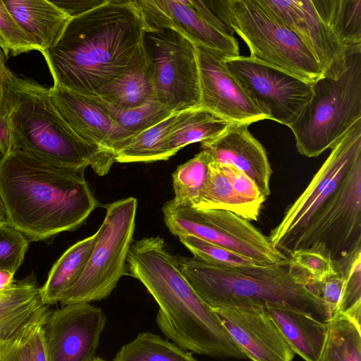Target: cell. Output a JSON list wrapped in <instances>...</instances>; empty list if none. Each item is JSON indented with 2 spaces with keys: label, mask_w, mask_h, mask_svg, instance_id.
I'll list each match as a JSON object with an SVG mask.
<instances>
[{
  "label": "cell",
  "mask_w": 361,
  "mask_h": 361,
  "mask_svg": "<svg viewBox=\"0 0 361 361\" xmlns=\"http://www.w3.org/2000/svg\"><path fill=\"white\" fill-rule=\"evenodd\" d=\"M7 118L13 149L31 153L71 169L90 166L99 176L109 173L115 155L80 138L54 107L47 88L10 72L6 87Z\"/></svg>",
  "instance_id": "8992f818"
},
{
  "label": "cell",
  "mask_w": 361,
  "mask_h": 361,
  "mask_svg": "<svg viewBox=\"0 0 361 361\" xmlns=\"http://www.w3.org/2000/svg\"><path fill=\"white\" fill-rule=\"evenodd\" d=\"M206 6L246 44L252 59L314 83L323 71L301 40L260 0H212Z\"/></svg>",
  "instance_id": "52a82bcc"
},
{
  "label": "cell",
  "mask_w": 361,
  "mask_h": 361,
  "mask_svg": "<svg viewBox=\"0 0 361 361\" xmlns=\"http://www.w3.org/2000/svg\"><path fill=\"white\" fill-rule=\"evenodd\" d=\"M199 73L198 106L231 123H252L267 119L224 64L221 54L195 44Z\"/></svg>",
  "instance_id": "2e32d148"
},
{
  "label": "cell",
  "mask_w": 361,
  "mask_h": 361,
  "mask_svg": "<svg viewBox=\"0 0 361 361\" xmlns=\"http://www.w3.org/2000/svg\"><path fill=\"white\" fill-rule=\"evenodd\" d=\"M260 1L306 46L322 69L324 77L336 80L345 72L353 47L344 46L321 17L312 0Z\"/></svg>",
  "instance_id": "4fadbf2b"
},
{
  "label": "cell",
  "mask_w": 361,
  "mask_h": 361,
  "mask_svg": "<svg viewBox=\"0 0 361 361\" xmlns=\"http://www.w3.org/2000/svg\"><path fill=\"white\" fill-rule=\"evenodd\" d=\"M97 234L81 240L66 250L54 263L39 293L43 303L60 302L85 270L93 250Z\"/></svg>",
  "instance_id": "cb8c5ba5"
},
{
  "label": "cell",
  "mask_w": 361,
  "mask_h": 361,
  "mask_svg": "<svg viewBox=\"0 0 361 361\" xmlns=\"http://www.w3.org/2000/svg\"><path fill=\"white\" fill-rule=\"evenodd\" d=\"M14 274L10 271L0 269V291L8 289L13 285Z\"/></svg>",
  "instance_id": "f6af8a7d"
},
{
  "label": "cell",
  "mask_w": 361,
  "mask_h": 361,
  "mask_svg": "<svg viewBox=\"0 0 361 361\" xmlns=\"http://www.w3.org/2000/svg\"><path fill=\"white\" fill-rule=\"evenodd\" d=\"M330 150L268 238L288 257L293 251L313 249L339 269L361 252V120Z\"/></svg>",
  "instance_id": "6da1fadb"
},
{
  "label": "cell",
  "mask_w": 361,
  "mask_h": 361,
  "mask_svg": "<svg viewBox=\"0 0 361 361\" xmlns=\"http://www.w3.org/2000/svg\"><path fill=\"white\" fill-rule=\"evenodd\" d=\"M106 317L90 303L50 311L43 325L49 361H90L95 355Z\"/></svg>",
  "instance_id": "5bb4252c"
},
{
  "label": "cell",
  "mask_w": 361,
  "mask_h": 361,
  "mask_svg": "<svg viewBox=\"0 0 361 361\" xmlns=\"http://www.w3.org/2000/svg\"><path fill=\"white\" fill-rule=\"evenodd\" d=\"M249 126L232 123L218 137L201 142V148L217 164L231 166L247 176L267 199L272 169L265 149L250 133Z\"/></svg>",
  "instance_id": "d6986e66"
},
{
  "label": "cell",
  "mask_w": 361,
  "mask_h": 361,
  "mask_svg": "<svg viewBox=\"0 0 361 361\" xmlns=\"http://www.w3.org/2000/svg\"><path fill=\"white\" fill-rule=\"evenodd\" d=\"M156 98L172 113L198 106L199 73L195 44L173 29L145 31Z\"/></svg>",
  "instance_id": "8fae6325"
},
{
  "label": "cell",
  "mask_w": 361,
  "mask_h": 361,
  "mask_svg": "<svg viewBox=\"0 0 361 361\" xmlns=\"http://www.w3.org/2000/svg\"><path fill=\"white\" fill-rule=\"evenodd\" d=\"M181 273L212 309L279 307L322 322L329 318L322 300L288 266L219 267L175 255Z\"/></svg>",
  "instance_id": "5b68a950"
},
{
  "label": "cell",
  "mask_w": 361,
  "mask_h": 361,
  "mask_svg": "<svg viewBox=\"0 0 361 361\" xmlns=\"http://www.w3.org/2000/svg\"><path fill=\"white\" fill-rule=\"evenodd\" d=\"M99 98L113 121L120 128L134 136L157 124L173 114L157 99L135 108L123 109L114 106Z\"/></svg>",
  "instance_id": "1f68e13d"
},
{
  "label": "cell",
  "mask_w": 361,
  "mask_h": 361,
  "mask_svg": "<svg viewBox=\"0 0 361 361\" xmlns=\"http://www.w3.org/2000/svg\"><path fill=\"white\" fill-rule=\"evenodd\" d=\"M0 47L6 58L34 50L39 51L34 40L11 14L4 0H0Z\"/></svg>",
  "instance_id": "d590c367"
},
{
  "label": "cell",
  "mask_w": 361,
  "mask_h": 361,
  "mask_svg": "<svg viewBox=\"0 0 361 361\" xmlns=\"http://www.w3.org/2000/svg\"><path fill=\"white\" fill-rule=\"evenodd\" d=\"M212 310L247 358L252 361H293L294 351L263 308L223 307Z\"/></svg>",
  "instance_id": "ac0fdd59"
},
{
  "label": "cell",
  "mask_w": 361,
  "mask_h": 361,
  "mask_svg": "<svg viewBox=\"0 0 361 361\" xmlns=\"http://www.w3.org/2000/svg\"><path fill=\"white\" fill-rule=\"evenodd\" d=\"M219 166L240 197L252 202L263 204L265 202L266 198L262 195L257 185L247 176L231 166Z\"/></svg>",
  "instance_id": "ab89813d"
},
{
  "label": "cell",
  "mask_w": 361,
  "mask_h": 361,
  "mask_svg": "<svg viewBox=\"0 0 361 361\" xmlns=\"http://www.w3.org/2000/svg\"><path fill=\"white\" fill-rule=\"evenodd\" d=\"M318 361H361V330L348 317L336 315L329 322Z\"/></svg>",
  "instance_id": "f546056e"
},
{
  "label": "cell",
  "mask_w": 361,
  "mask_h": 361,
  "mask_svg": "<svg viewBox=\"0 0 361 361\" xmlns=\"http://www.w3.org/2000/svg\"><path fill=\"white\" fill-rule=\"evenodd\" d=\"M164 223L173 235H190L266 265L288 266L289 259L274 247L261 231L233 213L196 209L173 198L162 207Z\"/></svg>",
  "instance_id": "30bf717a"
},
{
  "label": "cell",
  "mask_w": 361,
  "mask_h": 361,
  "mask_svg": "<svg viewBox=\"0 0 361 361\" xmlns=\"http://www.w3.org/2000/svg\"><path fill=\"white\" fill-rule=\"evenodd\" d=\"M223 62L267 119L288 127L310 99L312 83L283 71L250 56L224 57Z\"/></svg>",
  "instance_id": "7c38bea8"
},
{
  "label": "cell",
  "mask_w": 361,
  "mask_h": 361,
  "mask_svg": "<svg viewBox=\"0 0 361 361\" xmlns=\"http://www.w3.org/2000/svg\"><path fill=\"white\" fill-rule=\"evenodd\" d=\"M288 259L290 271L304 281L314 294L316 284L336 271L329 257L313 249L293 251Z\"/></svg>",
  "instance_id": "836d02e7"
},
{
  "label": "cell",
  "mask_w": 361,
  "mask_h": 361,
  "mask_svg": "<svg viewBox=\"0 0 361 361\" xmlns=\"http://www.w3.org/2000/svg\"><path fill=\"white\" fill-rule=\"evenodd\" d=\"M127 275L139 280L159 305L157 324L180 348L214 357L247 358L214 311L181 273L175 254L159 236L133 241Z\"/></svg>",
  "instance_id": "277c9868"
},
{
  "label": "cell",
  "mask_w": 361,
  "mask_h": 361,
  "mask_svg": "<svg viewBox=\"0 0 361 361\" xmlns=\"http://www.w3.org/2000/svg\"><path fill=\"white\" fill-rule=\"evenodd\" d=\"M344 281L343 274L336 270L323 277L316 284L314 294L323 302L329 322L337 314Z\"/></svg>",
  "instance_id": "74e56055"
},
{
  "label": "cell",
  "mask_w": 361,
  "mask_h": 361,
  "mask_svg": "<svg viewBox=\"0 0 361 361\" xmlns=\"http://www.w3.org/2000/svg\"><path fill=\"white\" fill-rule=\"evenodd\" d=\"M189 111L173 113L157 124L139 133L116 154L115 162H152L169 159L170 157L167 144L169 135Z\"/></svg>",
  "instance_id": "484cf974"
},
{
  "label": "cell",
  "mask_w": 361,
  "mask_h": 361,
  "mask_svg": "<svg viewBox=\"0 0 361 361\" xmlns=\"http://www.w3.org/2000/svg\"><path fill=\"white\" fill-rule=\"evenodd\" d=\"M34 319L11 336L0 342V361H30L27 340L33 326L50 312Z\"/></svg>",
  "instance_id": "f35d334b"
},
{
  "label": "cell",
  "mask_w": 361,
  "mask_h": 361,
  "mask_svg": "<svg viewBox=\"0 0 361 361\" xmlns=\"http://www.w3.org/2000/svg\"><path fill=\"white\" fill-rule=\"evenodd\" d=\"M177 237L180 242L190 251L195 258L212 265L219 267L267 266L195 236L181 235Z\"/></svg>",
  "instance_id": "d6a6232c"
},
{
  "label": "cell",
  "mask_w": 361,
  "mask_h": 361,
  "mask_svg": "<svg viewBox=\"0 0 361 361\" xmlns=\"http://www.w3.org/2000/svg\"><path fill=\"white\" fill-rule=\"evenodd\" d=\"M39 290L34 279L27 278L0 291V342L50 310Z\"/></svg>",
  "instance_id": "7402d4cb"
},
{
  "label": "cell",
  "mask_w": 361,
  "mask_h": 361,
  "mask_svg": "<svg viewBox=\"0 0 361 361\" xmlns=\"http://www.w3.org/2000/svg\"><path fill=\"white\" fill-rule=\"evenodd\" d=\"M278 325L295 354L305 361H318L322 353L329 322H322L291 310L264 307Z\"/></svg>",
  "instance_id": "44dd1931"
},
{
  "label": "cell",
  "mask_w": 361,
  "mask_h": 361,
  "mask_svg": "<svg viewBox=\"0 0 361 361\" xmlns=\"http://www.w3.org/2000/svg\"><path fill=\"white\" fill-rule=\"evenodd\" d=\"M51 102L70 128L87 143L116 155L135 137L120 128L98 97L53 85Z\"/></svg>",
  "instance_id": "e0dca14e"
},
{
  "label": "cell",
  "mask_w": 361,
  "mask_h": 361,
  "mask_svg": "<svg viewBox=\"0 0 361 361\" xmlns=\"http://www.w3.org/2000/svg\"><path fill=\"white\" fill-rule=\"evenodd\" d=\"M323 20L344 46L361 45V0H312Z\"/></svg>",
  "instance_id": "83f0119b"
},
{
  "label": "cell",
  "mask_w": 361,
  "mask_h": 361,
  "mask_svg": "<svg viewBox=\"0 0 361 361\" xmlns=\"http://www.w3.org/2000/svg\"><path fill=\"white\" fill-rule=\"evenodd\" d=\"M6 56L0 47V117H6V87L11 71L6 66Z\"/></svg>",
  "instance_id": "7bdbcfd3"
},
{
  "label": "cell",
  "mask_w": 361,
  "mask_h": 361,
  "mask_svg": "<svg viewBox=\"0 0 361 361\" xmlns=\"http://www.w3.org/2000/svg\"><path fill=\"white\" fill-rule=\"evenodd\" d=\"M18 25L42 53L53 47L71 18L48 0H4Z\"/></svg>",
  "instance_id": "ffe728a7"
},
{
  "label": "cell",
  "mask_w": 361,
  "mask_h": 361,
  "mask_svg": "<svg viewBox=\"0 0 361 361\" xmlns=\"http://www.w3.org/2000/svg\"><path fill=\"white\" fill-rule=\"evenodd\" d=\"M29 243L13 227L0 224V269L15 274L23 262Z\"/></svg>",
  "instance_id": "8d00e7d4"
},
{
  "label": "cell",
  "mask_w": 361,
  "mask_h": 361,
  "mask_svg": "<svg viewBox=\"0 0 361 361\" xmlns=\"http://www.w3.org/2000/svg\"><path fill=\"white\" fill-rule=\"evenodd\" d=\"M93 250L75 285L63 295L62 306L90 303L107 298L127 275V255L133 241L137 200L133 197L106 204Z\"/></svg>",
  "instance_id": "9c48e42d"
},
{
  "label": "cell",
  "mask_w": 361,
  "mask_h": 361,
  "mask_svg": "<svg viewBox=\"0 0 361 361\" xmlns=\"http://www.w3.org/2000/svg\"><path fill=\"white\" fill-rule=\"evenodd\" d=\"M90 361H106L99 357H94Z\"/></svg>",
  "instance_id": "7dc6e473"
},
{
  "label": "cell",
  "mask_w": 361,
  "mask_h": 361,
  "mask_svg": "<svg viewBox=\"0 0 361 361\" xmlns=\"http://www.w3.org/2000/svg\"><path fill=\"white\" fill-rule=\"evenodd\" d=\"M100 98L123 109L157 99L153 68L144 42L133 63Z\"/></svg>",
  "instance_id": "603a6c76"
},
{
  "label": "cell",
  "mask_w": 361,
  "mask_h": 361,
  "mask_svg": "<svg viewBox=\"0 0 361 361\" xmlns=\"http://www.w3.org/2000/svg\"><path fill=\"white\" fill-rule=\"evenodd\" d=\"M144 33L133 0H106L71 18L42 54L54 85L102 97L134 61Z\"/></svg>",
  "instance_id": "7a4b0ae2"
},
{
  "label": "cell",
  "mask_w": 361,
  "mask_h": 361,
  "mask_svg": "<svg viewBox=\"0 0 361 361\" xmlns=\"http://www.w3.org/2000/svg\"><path fill=\"white\" fill-rule=\"evenodd\" d=\"M232 123L202 107L190 109L176 125L168 140L169 157L189 144L212 140L223 133Z\"/></svg>",
  "instance_id": "4316f807"
},
{
  "label": "cell",
  "mask_w": 361,
  "mask_h": 361,
  "mask_svg": "<svg viewBox=\"0 0 361 361\" xmlns=\"http://www.w3.org/2000/svg\"><path fill=\"white\" fill-rule=\"evenodd\" d=\"M51 1L68 16L73 18L104 4L106 0H62Z\"/></svg>",
  "instance_id": "b9f144b4"
},
{
  "label": "cell",
  "mask_w": 361,
  "mask_h": 361,
  "mask_svg": "<svg viewBox=\"0 0 361 361\" xmlns=\"http://www.w3.org/2000/svg\"><path fill=\"white\" fill-rule=\"evenodd\" d=\"M212 161L209 154L202 149L177 167L172 175L174 200L191 204L198 197L207 180Z\"/></svg>",
  "instance_id": "4dcf8cb0"
},
{
  "label": "cell",
  "mask_w": 361,
  "mask_h": 361,
  "mask_svg": "<svg viewBox=\"0 0 361 361\" xmlns=\"http://www.w3.org/2000/svg\"><path fill=\"white\" fill-rule=\"evenodd\" d=\"M361 120V46L352 48L345 72L337 79L312 83L310 101L288 128L298 152L315 157L330 149Z\"/></svg>",
  "instance_id": "ba28073f"
},
{
  "label": "cell",
  "mask_w": 361,
  "mask_h": 361,
  "mask_svg": "<svg viewBox=\"0 0 361 361\" xmlns=\"http://www.w3.org/2000/svg\"><path fill=\"white\" fill-rule=\"evenodd\" d=\"M85 171L21 149L0 154V195L8 225L35 242L78 229L98 206Z\"/></svg>",
  "instance_id": "3957f363"
},
{
  "label": "cell",
  "mask_w": 361,
  "mask_h": 361,
  "mask_svg": "<svg viewBox=\"0 0 361 361\" xmlns=\"http://www.w3.org/2000/svg\"><path fill=\"white\" fill-rule=\"evenodd\" d=\"M8 223L7 211L0 195V224L8 225Z\"/></svg>",
  "instance_id": "bcb514c9"
},
{
  "label": "cell",
  "mask_w": 361,
  "mask_h": 361,
  "mask_svg": "<svg viewBox=\"0 0 361 361\" xmlns=\"http://www.w3.org/2000/svg\"><path fill=\"white\" fill-rule=\"evenodd\" d=\"M13 149L12 134L7 117H0V154H4Z\"/></svg>",
  "instance_id": "ee69618b"
},
{
  "label": "cell",
  "mask_w": 361,
  "mask_h": 361,
  "mask_svg": "<svg viewBox=\"0 0 361 361\" xmlns=\"http://www.w3.org/2000/svg\"><path fill=\"white\" fill-rule=\"evenodd\" d=\"M113 361H197L188 352L159 335L142 332L123 345Z\"/></svg>",
  "instance_id": "f1b7e54d"
},
{
  "label": "cell",
  "mask_w": 361,
  "mask_h": 361,
  "mask_svg": "<svg viewBox=\"0 0 361 361\" xmlns=\"http://www.w3.org/2000/svg\"><path fill=\"white\" fill-rule=\"evenodd\" d=\"M190 204L196 209L228 211L247 221L258 220L263 205L240 197L213 160L209 164V173L203 189Z\"/></svg>",
  "instance_id": "d4e9b609"
},
{
  "label": "cell",
  "mask_w": 361,
  "mask_h": 361,
  "mask_svg": "<svg viewBox=\"0 0 361 361\" xmlns=\"http://www.w3.org/2000/svg\"><path fill=\"white\" fill-rule=\"evenodd\" d=\"M48 314L39 320L30 333L27 340L30 361H49L43 333V325Z\"/></svg>",
  "instance_id": "60d3db41"
},
{
  "label": "cell",
  "mask_w": 361,
  "mask_h": 361,
  "mask_svg": "<svg viewBox=\"0 0 361 361\" xmlns=\"http://www.w3.org/2000/svg\"><path fill=\"white\" fill-rule=\"evenodd\" d=\"M340 271L343 274L345 281L336 315L345 316L360 326L361 252H358Z\"/></svg>",
  "instance_id": "e575fe53"
},
{
  "label": "cell",
  "mask_w": 361,
  "mask_h": 361,
  "mask_svg": "<svg viewBox=\"0 0 361 361\" xmlns=\"http://www.w3.org/2000/svg\"><path fill=\"white\" fill-rule=\"evenodd\" d=\"M145 31L173 29L194 44L226 57L240 56L237 39L221 31L192 6L190 0H133Z\"/></svg>",
  "instance_id": "9a60e30c"
}]
</instances>
